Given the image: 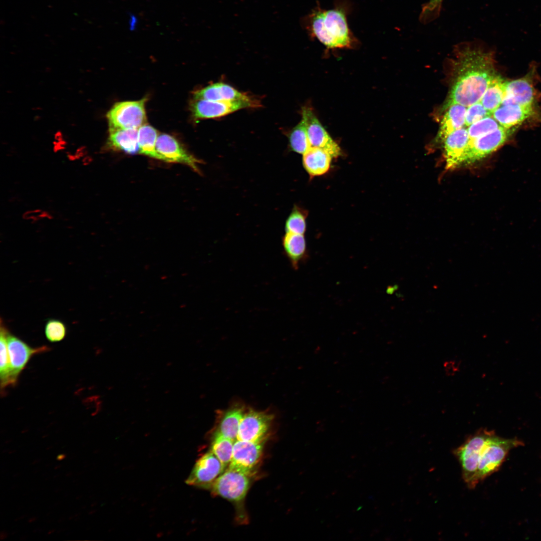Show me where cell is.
<instances>
[{"label": "cell", "mask_w": 541, "mask_h": 541, "mask_svg": "<svg viewBox=\"0 0 541 541\" xmlns=\"http://www.w3.org/2000/svg\"><path fill=\"white\" fill-rule=\"evenodd\" d=\"M81 497H82V496L79 495V496H77L76 497V499H79L81 498Z\"/></svg>", "instance_id": "f907efd6"}, {"label": "cell", "mask_w": 541, "mask_h": 541, "mask_svg": "<svg viewBox=\"0 0 541 541\" xmlns=\"http://www.w3.org/2000/svg\"><path fill=\"white\" fill-rule=\"evenodd\" d=\"M194 97L195 99L215 101H243L260 103L252 96L240 92L230 85L222 82L212 84L196 91Z\"/></svg>", "instance_id": "2e32d148"}, {"label": "cell", "mask_w": 541, "mask_h": 541, "mask_svg": "<svg viewBox=\"0 0 541 541\" xmlns=\"http://www.w3.org/2000/svg\"><path fill=\"white\" fill-rule=\"evenodd\" d=\"M350 8L347 0H337L330 10L323 9L318 4L304 17L303 24L310 37L328 49L353 48L358 40L348 25Z\"/></svg>", "instance_id": "7a4b0ae2"}, {"label": "cell", "mask_w": 541, "mask_h": 541, "mask_svg": "<svg viewBox=\"0 0 541 541\" xmlns=\"http://www.w3.org/2000/svg\"><path fill=\"white\" fill-rule=\"evenodd\" d=\"M86 507V506L85 505H84V506H83L82 507V509H85V508Z\"/></svg>", "instance_id": "9f6ffc18"}, {"label": "cell", "mask_w": 541, "mask_h": 541, "mask_svg": "<svg viewBox=\"0 0 541 541\" xmlns=\"http://www.w3.org/2000/svg\"><path fill=\"white\" fill-rule=\"evenodd\" d=\"M80 515H81V513L79 512L78 513H76V514H74L73 515H72V516H70L69 518V519L71 520L72 518H75L76 517L79 516Z\"/></svg>", "instance_id": "8d00e7d4"}, {"label": "cell", "mask_w": 541, "mask_h": 541, "mask_svg": "<svg viewBox=\"0 0 541 541\" xmlns=\"http://www.w3.org/2000/svg\"><path fill=\"white\" fill-rule=\"evenodd\" d=\"M469 140L467 129L463 127L443 140L447 168H454L464 163Z\"/></svg>", "instance_id": "9a60e30c"}, {"label": "cell", "mask_w": 541, "mask_h": 541, "mask_svg": "<svg viewBox=\"0 0 541 541\" xmlns=\"http://www.w3.org/2000/svg\"><path fill=\"white\" fill-rule=\"evenodd\" d=\"M492 432L480 429L453 450L461 465L462 478L470 489L474 488L478 483L477 474L480 454Z\"/></svg>", "instance_id": "3957f363"}, {"label": "cell", "mask_w": 541, "mask_h": 541, "mask_svg": "<svg viewBox=\"0 0 541 541\" xmlns=\"http://www.w3.org/2000/svg\"><path fill=\"white\" fill-rule=\"evenodd\" d=\"M40 461H41L40 459H35V460H34L32 464L34 465V464H37V463H39Z\"/></svg>", "instance_id": "f35d334b"}, {"label": "cell", "mask_w": 541, "mask_h": 541, "mask_svg": "<svg viewBox=\"0 0 541 541\" xmlns=\"http://www.w3.org/2000/svg\"><path fill=\"white\" fill-rule=\"evenodd\" d=\"M515 128L500 126L497 129L472 140H469L463 163H471L487 156L503 145Z\"/></svg>", "instance_id": "52a82bcc"}, {"label": "cell", "mask_w": 541, "mask_h": 541, "mask_svg": "<svg viewBox=\"0 0 541 541\" xmlns=\"http://www.w3.org/2000/svg\"><path fill=\"white\" fill-rule=\"evenodd\" d=\"M37 519V517L36 516H33V517H32L28 519V521L29 523H32V522L35 521Z\"/></svg>", "instance_id": "d590c367"}, {"label": "cell", "mask_w": 541, "mask_h": 541, "mask_svg": "<svg viewBox=\"0 0 541 541\" xmlns=\"http://www.w3.org/2000/svg\"><path fill=\"white\" fill-rule=\"evenodd\" d=\"M67 334L65 324L58 320H49L45 327V335L50 342H59L64 339Z\"/></svg>", "instance_id": "4dcf8cb0"}, {"label": "cell", "mask_w": 541, "mask_h": 541, "mask_svg": "<svg viewBox=\"0 0 541 541\" xmlns=\"http://www.w3.org/2000/svg\"><path fill=\"white\" fill-rule=\"evenodd\" d=\"M8 328L1 320V364L0 379L1 390H5L9 386H13L11 378L10 363L7 347L6 335Z\"/></svg>", "instance_id": "484cf974"}, {"label": "cell", "mask_w": 541, "mask_h": 541, "mask_svg": "<svg viewBox=\"0 0 541 541\" xmlns=\"http://www.w3.org/2000/svg\"><path fill=\"white\" fill-rule=\"evenodd\" d=\"M53 448V447H52V446H50V447H49L47 448L46 450H50V449H51V448Z\"/></svg>", "instance_id": "816d5d0a"}, {"label": "cell", "mask_w": 541, "mask_h": 541, "mask_svg": "<svg viewBox=\"0 0 541 541\" xmlns=\"http://www.w3.org/2000/svg\"><path fill=\"white\" fill-rule=\"evenodd\" d=\"M146 100L143 98L138 101L116 103L107 114L109 129H138L145 124Z\"/></svg>", "instance_id": "5b68a950"}, {"label": "cell", "mask_w": 541, "mask_h": 541, "mask_svg": "<svg viewBox=\"0 0 541 541\" xmlns=\"http://www.w3.org/2000/svg\"><path fill=\"white\" fill-rule=\"evenodd\" d=\"M491 115L492 114L483 107L480 101H479L468 106L466 109L465 125L469 127L482 119Z\"/></svg>", "instance_id": "d6a6232c"}, {"label": "cell", "mask_w": 541, "mask_h": 541, "mask_svg": "<svg viewBox=\"0 0 541 541\" xmlns=\"http://www.w3.org/2000/svg\"><path fill=\"white\" fill-rule=\"evenodd\" d=\"M332 156L324 150L311 147L303 156V165L310 177L313 178L327 173L331 167Z\"/></svg>", "instance_id": "ffe728a7"}, {"label": "cell", "mask_w": 541, "mask_h": 541, "mask_svg": "<svg viewBox=\"0 0 541 541\" xmlns=\"http://www.w3.org/2000/svg\"><path fill=\"white\" fill-rule=\"evenodd\" d=\"M66 457V455L65 454H64V453L60 454H59V455H58L57 456V460H58V461H61V460L64 459Z\"/></svg>", "instance_id": "e575fe53"}, {"label": "cell", "mask_w": 541, "mask_h": 541, "mask_svg": "<svg viewBox=\"0 0 541 541\" xmlns=\"http://www.w3.org/2000/svg\"><path fill=\"white\" fill-rule=\"evenodd\" d=\"M224 469L221 462L210 451L196 461L185 482L188 485L209 488Z\"/></svg>", "instance_id": "8fae6325"}, {"label": "cell", "mask_w": 541, "mask_h": 541, "mask_svg": "<svg viewBox=\"0 0 541 541\" xmlns=\"http://www.w3.org/2000/svg\"><path fill=\"white\" fill-rule=\"evenodd\" d=\"M55 529H51L50 530H49V531H48V534H52V533H53V532H55Z\"/></svg>", "instance_id": "60d3db41"}, {"label": "cell", "mask_w": 541, "mask_h": 541, "mask_svg": "<svg viewBox=\"0 0 541 541\" xmlns=\"http://www.w3.org/2000/svg\"><path fill=\"white\" fill-rule=\"evenodd\" d=\"M500 125L491 116L472 124L467 129L469 140H472L497 129Z\"/></svg>", "instance_id": "f546056e"}, {"label": "cell", "mask_w": 541, "mask_h": 541, "mask_svg": "<svg viewBox=\"0 0 541 541\" xmlns=\"http://www.w3.org/2000/svg\"><path fill=\"white\" fill-rule=\"evenodd\" d=\"M250 474L228 467L212 483L213 494L234 502L243 500L250 486Z\"/></svg>", "instance_id": "8992f818"}, {"label": "cell", "mask_w": 541, "mask_h": 541, "mask_svg": "<svg viewBox=\"0 0 541 541\" xmlns=\"http://www.w3.org/2000/svg\"><path fill=\"white\" fill-rule=\"evenodd\" d=\"M27 536H22V537H21L20 538V540H25V539H26L27 538Z\"/></svg>", "instance_id": "7bdbcfd3"}, {"label": "cell", "mask_w": 541, "mask_h": 541, "mask_svg": "<svg viewBox=\"0 0 541 541\" xmlns=\"http://www.w3.org/2000/svg\"><path fill=\"white\" fill-rule=\"evenodd\" d=\"M302 117L306 122L308 137L311 147L324 150L332 158H336L342 155L341 148L330 136L312 108L309 106L303 107Z\"/></svg>", "instance_id": "9c48e42d"}, {"label": "cell", "mask_w": 541, "mask_h": 541, "mask_svg": "<svg viewBox=\"0 0 541 541\" xmlns=\"http://www.w3.org/2000/svg\"><path fill=\"white\" fill-rule=\"evenodd\" d=\"M50 514H51V512H49L46 514V515L47 516L49 515Z\"/></svg>", "instance_id": "6f0895ef"}, {"label": "cell", "mask_w": 541, "mask_h": 541, "mask_svg": "<svg viewBox=\"0 0 541 541\" xmlns=\"http://www.w3.org/2000/svg\"><path fill=\"white\" fill-rule=\"evenodd\" d=\"M283 246L286 255L294 269L308 257V250L304 234L286 232L283 238Z\"/></svg>", "instance_id": "44dd1931"}, {"label": "cell", "mask_w": 541, "mask_h": 541, "mask_svg": "<svg viewBox=\"0 0 541 541\" xmlns=\"http://www.w3.org/2000/svg\"><path fill=\"white\" fill-rule=\"evenodd\" d=\"M61 465H56V466H55L54 467V469H59V468H61Z\"/></svg>", "instance_id": "b9f144b4"}, {"label": "cell", "mask_w": 541, "mask_h": 541, "mask_svg": "<svg viewBox=\"0 0 541 541\" xmlns=\"http://www.w3.org/2000/svg\"><path fill=\"white\" fill-rule=\"evenodd\" d=\"M96 512V510H91L88 512L89 515H92Z\"/></svg>", "instance_id": "ab89813d"}, {"label": "cell", "mask_w": 541, "mask_h": 541, "mask_svg": "<svg viewBox=\"0 0 541 541\" xmlns=\"http://www.w3.org/2000/svg\"><path fill=\"white\" fill-rule=\"evenodd\" d=\"M6 338L11 378L13 385L15 386L21 373L31 358L36 354L48 352L50 348L47 346L33 348L21 339L12 334L9 330Z\"/></svg>", "instance_id": "ba28073f"}, {"label": "cell", "mask_w": 541, "mask_h": 541, "mask_svg": "<svg viewBox=\"0 0 541 541\" xmlns=\"http://www.w3.org/2000/svg\"><path fill=\"white\" fill-rule=\"evenodd\" d=\"M441 122L438 137L442 141L450 133L465 125L466 107L454 104L448 106Z\"/></svg>", "instance_id": "7402d4cb"}, {"label": "cell", "mask_w": 541, "mask_h": 541, "mask_svg": "<svg viewBox=\"0 0 541 541\" xmlns=\"http://www.w3.org/2000/svg\"><path fill=\"white\" fill-rule=\"evenodd\" d=\"M455 52L454 79L447 105L468 107L480 101L497 75L493 53L470 43L458 46Z\"/></svg>", "instance_id": "6da1fadb"}, {"label": "cell", "mask_w": 541, "mask_h": 541, "mask_svg": "<svg viewBox=\"0 0 541 541\" xmlns=\"http://www.w3.org/2000/svg\"><path fill=\"white\" fill-rule=\"evenodd\" d=\"M443 0H429L422 7L419 20L427 24L437 19L440 15Z\"/></svg>", "instance_id": "1f68e13d"}, {"label": "cell", "mask_w": 541, "mask_h": 541, "mask_svg": "<svg viewBox=\"0 0 541 541\" xmlns=\"http://www.w3.org/2000/svg\"><path fill=\"white\" fill-rule=\"evenodd\" d=\"M18 475H19V473H17V474H14V475H13V477H17V476H18Z\"/></svg>", "instance_id": "681fc988"}, {"label": "cell", "mask_w": 541, "mask_h": 541, "mask_svg": "<svg viewBox=\"0 0 541 541\" xmlns=\"http://www.w3.org/2000/svg\"><path fill=\"white\" fill-rule=\"evenodd\" d=\"M506 81L496 75L492 80L483 95L480 102L491 114L502 104L505 90Z\"/></svg>", "instance_id": "603a6c76"}, {"label": "cell", "mask_w": 541, "mask_h": 541, "mask_svg": "<svg viewBox=\"0 0 541 541\" xmlns=\"http://www.w3.org/2000/svg\"><path fill=\"white\" fill-rule=\"evenodd\" d=\"M15 451H16V450H10V451H9V452H8V453H9V454H13V453H14V452H15Z\"/></svg>", "instance_id": "f6af8a7d"}, {"label": "cell", "mask_w": 541, "mask_h": 541, "mask_svg": "<svg viewBox=\"0 0 541 541\" xmlns=\"http://www.w3.org/2000/svg\"><path fill=\"white\" fill-rule=\"evenodd\" d=\"M16 532H17V531H13V532H12V534H15V533H16Z\"/></svg>", "instance_id": "11a10c76"}, {"label": "cell", "mask_w": 541, "mask_h": 541, "mask_svg": "<svg viewBox=\"0 0 541 541\" xmlns=\"http://www.w3.org/2000/svg\"><path fill=\"white\" fill-rule=\"evenodd\" d=\"M273 416L267 413L249 410L243 413L240 421L237 439L253 442H262L268 432Z\"/></svg>", "instance_id": "30bf717a"}, {"label": "cell", "mask_w": 541, "mask_h": 541, "mask_svg": "<svg viewBox=\"0 0 541 541\" xmlns=\"http://www.w3.org/2000/svg\"><path fill=\"white\" fill-rule=\"evenodd\" d=\"M60 476L59 474L55 475L54 476V478H56V477H57L58 476Z\"/></svg>", "instance_id": "f5cc1de1"}, {"label": "cell", "mask_w": 541, "mask_h": 541, "mask_svg": "<svg viewBox=\"0 0 541 541\" xmlns=\"http://www.w3.org/2000/svg\"><path fill=\"white\" fill-rule=\"evenodd\" d=\"M7 451H8V450H7V449H5V450H3V451H2V453H6V452H7Z\"/></svg>", "instance_id": "db71d44e"}, {"label": "cell", "mask_w": 541, "mask_h": 541, "mask_svg": "<svg viewBox=\"0 0 541 541\" xmlns=\"http://www.w3.org/2000/svg\"><path fill=\"white\" fill-rule=\"evenodd\" d=\"M260 106V103L243 101L228 102L195 99L192 105V110L193 116L197 119L216 118L241 109Z\"/></svg>", "instance_id": "7c38bea8"}, {"label": "cell", "mask_w": 541, "mask_h": 541, "mask_svg": "<svg viewBox=\"0 0 541 541\" xmlns=\"http://www.w3.org/2000/svg\"><path fill=\"white\" fill-rule=\"evenodd\" d=\"M516 439H506L492 432L483 446L479 456L477 479L478 482L497 471L509 451L521 445Z\"/></svg>", "instance_id": "277c9868"}, {"label": "cell", "mask_w": 541, "mask_h": 541, "mask_svg": "<svg viewBox=\"0 0 541 541\" xmlns=\"http://www.w3.org/2000/svg\"><path fill=\"white\" fill-rule=\"evenodd\" d=\"M61 491V489H60V488H57V489H56V490H55V492H56V493H58V492H59V491Z\"/></svg>", "instance_id": "7dc6e473"}, {"label": "cell", "mask_w": 541, "mask_h": 541, "mask_svg": "<svg viewBox=\"0 0 541 541\" xmlns=\"http://www.w3.org/2000/svg\"><path fill=\"white\" fill-rule=\"evenodd\" d=\"M72 472H68V473H66V476H67V477H69V476H70L71 475H72Z\"/></svg>", "instance_id": "ee69618b"}, {"label": "cell", "mask_w": 541, "mask_h": 541, "mask_svg": "<svg viewBox=\"0 0 541 541\" xmlns=\"http://www.w3.org/2000/svg\"><path fill=\"white\" fill-rule=\"evenodd\" d=\"M8 537V533L5 530H2L0 532V539L4 540Z\"/></svg>", "instance_id": "836d02e7"}, {"label": "cell", "mask_w": 541, "mask_h": 541, "mask_svg": "<svg viewBox=\"0 0 541 541\" xmlns=\"http://www.w3.org/2000/svg\"><path fill=\"white\" fill-rule=\"evenodd\" d=\"M96 504V502H94V503H92V504H91V507H93V506H95V505Z\"/></svg>", "instance_id": "c3c4849f"}, {"label": "cell", "mask_w": 541, "mask_h": 541, "mask_svg": "<svg viewBox=\"0 0 541 541\" xmlns=\"http://www.w3.org/2000/svg\"><path fill=\"white\" fill-rule=\"evenodd\" d=\"M262 451L263 442L236 439L234 442L232 457L228 467L250 474L259 462Z\"/></svg>", "instance_id": "4fadbf2b"}, {"label": "cell", "mask_w": 541, "mask_h": 541, "mask_svg": "<svg viewBox=\"0 0 541 541\" xmlns=\"http://www.w3.org/2000/svg\"><path fill=\"white\" fill-rule=\"evenodd\" d=\"M534 99V89L529 77L506 81L501 105L516 104L533 107Z\"/></svg>", "instance_id": "e0dca14e"}, {"label": "cell", "mask_w": 541, "mask_h": 541, "mask_svg": "<svg viewBox=\"0 0 541 541\" xmlns=\"http://www.w3.org/2000/svg\"><path fill=\"white\" fill-rule=\"evenodd\" d=\"M234 441L217 432L214 434L210 451L219 460L224 468L228 466L230 462Z\"/></svg>", "instance_id": "83f0119b"}, {"label": "cell", "mask_w": 541, "mask_h": 541, "mask_svg": "<svg viewBox=\"0 0 541 541\" xmlns=\"http://www.w3.org/2000/svg\"><path fill=\"white\" fill-rule=\"evenodd\" d=\"M64 520H65V518H61L60 519H59L58 520V522H63V521H64Z\"/></svg>", "instance_id": "bcb514c9"}, {"label": "cell", "mask_w": 541, "mask_h": 541, "mask_svg": "<svg viewBox=\"0 0 541 541\" xmlns=\"http://www.w3.org/2000/svg\"><path fill=\"white\" fill-rule=\"evenodd\" d=\"M307 210L295 205L285 224L286 232L304 234L306 230Z\"/></svg>", "instance_id": "f1b7e54d"}, {"label": "cell", "mask_w": 541, "mask_h": 541, "mask_svg": "<svg viewBox=\"0 0 541 541\" xmlns=\"http://www.w3.org/2000/svg\"><path fill=\"white\" fill-rule=\"evenodd\" d=\"M27 515H28L27 514L22 515V516H20L19 517H18L17 518H16L15 519V521H18V520H19L20 519H23V518H25Z\"/></svg>", "instance_id": "74e56055"}, {"label": "cell", "mask_w": 541, "mask_h": 541, "mask_svg": "<svg viewBox=\"0 0 541 541\" xmlns=\"http://www.w3.org/2000/svg\"><path fill=\"white\" fill-rule=\"evenodd\" d=\"M158 136L157 130L150 125L145 124L140 127L138 129L139 153L162 161L156 149Z\"/></svg>", "instance_id": "d4e9b609"}, {"label": "cell", "mask_w": 541, "mask_h": 541, "mask_svg": "<svg viewBox=\"0 0 541 541\" xmlns=\"http://www.w3.org/2000/svg\"><path fill=\"white\" fill-rule=\"evenodd\" d=\"M533 107L516 104L501 105L492 116L503 128H515L533 114Z\"/></svg>", "instance_id": "ac0fdd59"}, {"label": "cell", "mask_w": 541, "mask_h": 541, "mask_svg": "<svg viewBox=\"0 0 541 541\" xmlns=\"http://www.w3.org/2000/svg\"><path fill=\"white\" fill-rule=\"evenodd\" d=\"M287 136L289 147L294 152L303 155L311 147L308 137L306 122L302 117L300 122Z\"/></svg>", "instance_id": "4316f807"}, {"label": "cell", "mask_w": 541, "mask_h": 541, "mask_svg": "<svg viewBox=\"0 0 541 541\" xmlns=\"http://www.w3.org/2000/svg\"><path fill=\"white\" fill-rule=\"evenodd\" d=\"M109 148L134 154L139 152L138 129H109Z\"/></svg>", "instance_id": "d6986e66"}, {"label": "cell", "mask_w": 541, "mask_h": 541, "mask_svg": "<svg viewBox=\"0 0 541 541\" xmlns=\"http://www.w3.org/2000/svg\"><path fill=\"white\" fill-rule=\"evenodd\" d=\"M156 149L162 161L186 164L200 173L198 165L201 161L187 152L173 137L166 134L159 135Z\"/></svg>", "instance_id": "5bb4252c"}, {"label": "cell", "mask_w": 541, "mask_h": 541, "mask_svg": "<svg viewBox=\"0 0 541 541\" xmlns=\"http://www.w3.org/2000/svg\"><path fill=\"white\" fill-rule=\"evenodd\" d=\"M244 411L242 408L235 407L224 412L219 421L217 432L222 436L235 441L239 424Z\"/></svg>", "instance_id": "cb8c5ba5"}]
</instances>
